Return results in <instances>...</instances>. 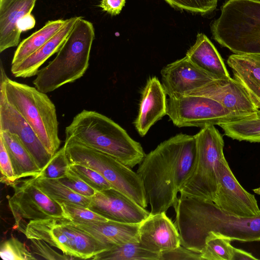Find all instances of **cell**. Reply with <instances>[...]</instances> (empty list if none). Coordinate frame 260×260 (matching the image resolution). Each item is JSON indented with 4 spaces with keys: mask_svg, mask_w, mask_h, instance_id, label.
I'll return each mask as SVG.
<instances>
[{
    "mask_svg": "<svg viewBox=\"0 0 260 260\" xmlns=\"http://www.w3.org/2000/svg\"><path fill=\"white\" fill-rule=\"evenodd\" d=\"M187 94L212 99L240 115H249L258 110L242 85L231 77L215 79Z\"/></svg>",
    "mask_w": 260,
    "mask_h": 260,
    "instance_id": "obj_16",
    "label": "cell"
},
{
    "mask_svg": "<svg viewBox=\"0 0 260 260\" xmlns=\"http://www.w3.org/2000/svg\"><path fill=\"white\" fill-rule=\"evenodd\" d=\"M253 191L256 194L260 195V187L254 189Z\"/></svg>",
    "mask_w": 260,
    "mask_h": 260,
    "instance_id": "obj_42",
    "label": "cell"
},
{
    "mask_svg": "<svg viewBox=\"0 0 260 260\" xmlns=\"http://www.w3.org/2000/svg\"><path fill=\"white\" fill-rule=\"evenodd\" d=\"M126 0H101L99 7L112 16L119 14L124 6Z\"/></svg>",
    "mask_w": 260,
    "mask_h": 260,
    "instance_id": "obj_39",
    "label": "cell"
},
{
    "mask_svg": "<svg viewBox=\"0 0 260 260\" xmlns=\"http://www.w3.org/2000/svg\"><path fill=\"white\" fill-rule=\"evenodd\" d=\"M30 247L32 249L33 253L38 255L43 258L49 260H69L75 259V257L67 255L65 254H60L52 248L51 245L46 242L37 239H30Z\"/></svg>",
    "mask_w": 260,
    "mask_h": 260,
    "instance_id": "obj_36",
    "label": "cell"
},
{
    "mask_svg": "<svg viewBox=\"0 0 260 260\" xmlns=\"http://www.w3.org/2000/svg\"><path fill=\"white\" fill-rule=\"evenodd\" d=\"M161 84L169 98L179 97L217 79L194 65L185 55L164 67Z\"/></svg>",
    "mask_w": 260,
    "mask_h": 260,
    "instance_id": "obj_15",
    "label": "cell"
},
{
    "mask_svg": "<svg viewBox=\"0 0 260 260\" xmlns=\"http://www.w3.org/2000/svg\"><path fill=\"white\" fill-rule=\"evenodd\" d=\"M220 10L212 38L235 54L260 55V0H226Z\"/></svg>",
    "mask_w": 260,
    "mask_h": 260,
    "instance_id": "obj_6",
    "label": "cell"
},
{
    "mask_svg": "<svg viewBox=\"0 0 260 260\" xmlns=\"http://www.w3.org/2000/svg\"><path fill=\"white\" fill-rule=\"evenodd\" d=\"M36 24V20L31 14H28L23 17L18 26L19 30L22 32L33 28Z\"/></svg>",
    "mask_w": 260,
    "mask_h": 260,
    "instance_id": "obj_40",
    "label": "cell"
},
{
    "mask_svg": "<svg viewBox=\"0 0 260 260\" xmlns=\"http://www.w3.org/2000/svg\"><path fill=\"white\" fill-rule=\"evenodd\" d=\"M58 180L71 190L84 197L91 198L98 191L69 171L66 177Z\"/></svg>",
    "mask_w": 260,
    "mask_h": 260,
    "instance_id": "obj_37",
    "label": "cell"
},
{
    "mask_svg": "<svg viewBox=\"0 0 260 260\" xmlns=\"http://www.w3.org/2000/svg\"><path fill=\"white\" fill-rule=\"evenodd\" d=\"M160 260H202L201 253L180 245L177 248L160 253Z\"/></svg>",
    "mask_w": 260,
    "mask_h": 260,
    "instance_id": "obj_38",
    "label": "cell"
},
{
    "mask_svg": "<svg viewBox=\"0 0 260 260\" xmlns=\"http://www.w3.org/2000/svg\"><path fill=\"white\" fill-rule=\"evenodd\" d=\"M26 237L43 240L77 259H91L109 249L91 235L73 225L66 218L31 220L21 231Z\"/></svg>",
    "mask_w": 260,
    "mask_h": 260,
    "instance_id": "obj_9",
    "label": "cell"
},
{
    "mask_svg": "<svg viewBox=\"0 0 260 260\" xmlns=\"http://www.w3.org/2000/svg\"><path fill=\"white\" fill-rule=\"evenodd\" d=\"M1 182L12 186L18 179L3 141L0 138Z\"/></svg>",
    "mask_w": 260,
    "mask_h": 260,
    "instance_id": "obj_35",
    "label": "cell"
},
{
    "mask_svg": "<svg viewBox=\"0 0 260 260\" xmlns=\"http://www.w3.org/2000/svg\"><path fill=\"white\" fill-rule=\"evenodd\" d=\"M218 185L213 202L221 210L242 217L260 215L257 201L239 183L225 157L218 166Z\"/></svg>",
    "mask_w": 260,
    "mask_h": 260,
    "instance_id": "obj_12",
    "label": "cell"
},
{
    "mask_svg": "<svg viewBox=\"0 0 260 260\" xmlns=\"http://www.w3.org/2000/svg\"><path fill=\"white\" fill-rule=\"evenodd\" d=\"M88 208L110 220L127 223H141L150 214L114 188L97 191L90 198Z\"/></svg>",
    "mask_w": 260,
    "mask_h": 260,
    "instance_id": "obj_13",
    "label": "cell"
},
{
    "mask_svg": "<svg viewBox=\"0 0 260 260\" xmlns=\"http://www.w3.org/2000/svg\"><path fill=\"white\" fill-rule=\"evenodd\" d=\"M70 162L63 146L51 157L47 165L35 177L59 179L66 176Z\"/></svg>",
    "mask_w": 260,
    "mask_h": 260,
    "instance_id": "obj_31",
    "label": "cell"
},
{
    "mask_svg": "<svg viewBox=\"0 0 260 260\" xmlns=\"http://www.w3.org/2000/svg\"><path fill=\"white\" fill-rule=\"evenodd\" d=\"M259 259L251 253L234 247L231 260Z\"/></svg>",
    "mask_w": 260,
    "mask_h": 260,
    "instance_id": "obj_41",
    "label": "cell"
},
{
    "mask_svg": "<svg viewBox=\"0 0 260 260\" xmlns=\"http://www.w3.org/2000/svg\"><path fill=\"white\" fill-rule=\"evenodd\" d=\"M196 159L194 169L180 191V196L214 201L218 185V166L224 157L222 135L213 125L194 135Z\"/></svg>",
    "mask_w": 260,
    "mask_h": 260,
    "instance_id": "obj_7",
    "label": "cell"
},
{
    "mask_svg": "<svg viewBox=\"0 0 260 260\" xmlns=\"http://www.w3.org/2000/svg\"><path fill=\"white\" fill-rule=\"evenodd\" d=\"M70 163H78L96 170L112 185L141 207L148 203L142 180L132 168L112 156L95 149L74 142L63 145Z\"/></svg>",
    "mask_w": 260,
    "mask_h": 260,
    "instance_id": "obj_8",
    "label": "cell"
},
{
    "mask_svg": "<svg viewBox=\"0 0 260 260\" xmlns=\"http://www.w3.org/2000/svg\"><path fill=\"white\" fill-rule=\"evenodd\" d=\"M0 88L9 104L34 129L48 152L53 156L59 148L58 122L53 103L47 94L8 78L1 65Z\"/></svg>",
    "mask_w": 260,
    "mask_h": 260,
    "instance_id": "obj_5",
    "label": "cell"
},
{
    "mask_svg": "<svg viewBox=\"0 0 260 260\" xmlns=\"http://www.w3.org/2000/svg\"><path fill=\"white\" fill-rule=\"evenodd\" d=\"M194 136L178 134L146 154L137 173L144 187L150 213L165 212L177 205L178 194L196 163Z\"/></svg>",
    "mask_w": 260,
    "mask_h": 260,
    "instance_id": "obj_1",
    "label": "cell"
},
{
    "mask_svg": "<svg viewBox=\"0 0 260 260\" xmlns=\"http://www.w3.org/2000/svg\"><path fill=\"white\" fill-rule=\"evenodd\" d=\"M65 142H74L106 153L133 168L145 154L141 144L111 119L94 111L83 110L65 129Z\"/></svg>",
    "mask_w": 260,
    "mask_h": 260,
    "instance_id": "obj_3",
    "label": "cell"
},
{
    "mask_svg": "<svg viewBox=\"0 0 260 260\" xmlns=\"http://www.w3.org/2000/svg\"><path fill=\"white\" fill-rule=\"evenodd\" d=\"M138 240L144 248L159 254L181 245L179 232L165 212L150 213L140 223Z\"/></svg>",
    "mask_w": 260,
    "mask_h": 260,
    "instance_id": "obj_17",
    "label": "cell"
},
{
    "mask_svg": "<svg viewBox=\"0 0 260 260\" xmlns=\"http://www.w3.org/2000/svg\"><path fill=\"white\" fill-rule=\"evenodd\" d=\"M162 84L158 78H149L142 91L138 114L134 124L141 136H145L151 127L167 115V100Z\"/></svg>",
    "mask_w": 260,
    "mask_h": 260,
    "instance_id": "obj_18",
    "label": "cell"
},
{
    "mask_svg": "<svg viewBox=\"0 0 260 260\" xmlns=\"http://www.w3.org/2000/svg\"><path fill=\"white\" fill-rule=\"evenodd\" d=\"M68 171L98 191L113 188L100 173L88 166L78 163H70Z\"/></svg>",
    "mask_w": 260,
    "mask_h": 260,
    "instance_id": "obj_30",
    "label": "cell"
},
{
    "mask_svg": "<svg viewBox=\"0 0 260 260\" xmlns=\"http://www.w3.org/2000/svg\"><path fill=\"white\" fill-rule=\"evenodd\" d=\"M71 221L77 223H97L110 220L88 208L65 202H58Z\"/></svg>",
    "mask_w": 260,
    "mask_h": 260,
    "instance_id": "obj_32",
    "label": "cell"
},
{
    "mask_svg": "<svg viewBox=\"0 0 260 260\" xmlns=\"http://www.w3.org/2000/svg\"><path fill=\"white\" fill-rule=\"evenodd\" d=\"M224 135L234 140L260 143V109L250 117L219 124Z\"/></svg>",
    "mask_w": 260,
    "mask_h": 260,
    "instance_id": "obj_28",
    "label": "cell"
},
{
    "mask_svg": "<svg viewBox=\"0 0 260 260\" xmlns=\"http://www.w3.org/2000/svg\"><path fill=\"white\" fill-rule=\"evenodd\" d=\"M0 138L6 146L18 180L35 177L40 174L41 169L17 135L0 131Z\"/></svg>",
    "mask_w": 260,
    "mask_h": 260,
    "instance_id": "obj_24",
    "label": "cell"
},
{
    "mask_svg": "<svg viewBox=\"0 0 260 260\" xmlns=\"http://www.w3.org/2000/svg\"><path fill=\"white\" fill-rule=\"evenodd\" d=\"M237 114L212 99L195 95L169 98L167 115L175 126L203 127L253 116Z\"/></svg>",
    "mask_w": 260,
    "mask_h": 260,
    "instance_id": "obj_10",
    "label": "cell"
},
{
    "mask_svg": "<svg viewBox=\"0 0 260 260\" xmlns=\"http://www.w3.org/2000/svg\"><path fill=\"white\" fill-rule=\"evenodd\" d=\"M174 222L181 245L201 253L211 232L232 241H260V215L242 217L229 214L213 202L192 197H178Z\"/></svg>",
    "mask_w": 260,
    "mask_h": 260,
    "instance_id": "obj_2",
    "label": "cell"
},
{
    "mask_svg": "<svg viewBox=\"0 0 260 260\" xmlns=\"http://www.w3.org/2000/svg\"><path fill=\"white\" fill-rule=\"evenodd\" d=\"M174 8L205 15L213 12L218 0H165Z\"/></svg>",
    "mask_w": 260,
    "mask_h": 260,
    "instance_id": "obj_34",
    "label": "cell"
},
{
    "mask_svg": "<svg viewBox=\"0 0 260 260\" xmlns=\"http://www.w3.org/2000/svg\"><path fill=\"white\" fill-rule=\"evenodd\" d=\"M75 227L91 235L109 248L129 242L139 241L140 223H127L109 220L97 223H77L70 220Z\"/></svg>",
    "mask_w": 260,
    "mask_h": 260,
    "instance_id": "obj_22",
    "label": "cell"
},
{
    "mask_svg": "<svg viewBox=\"0 0 260 260\" xmlns=\"http://www.w3.org/2000/svg\"><path fill=\"white\" fill-rule=\"evenodd\" d=\"M66 21H48L43 27L23 40L14 53L11 66L18 64L47 43L62 27Z\"/></svg>",
    "mask_w": 260,
    "mask_h": 260,
    "instance_id": "obj_25",
    "label": "cell"
},
{
    "mask_svg": "<svg viewBox=\"0 0 260 260\" xmlns=\"http://www.w3.org/2000/svg\"><path fill=\"white\" fill-rule=\"evenodd\" d=\"M11 187L14 193L9 199L8 204L14 219L15 229L19 230L23 219H68L60 205L38 188L34 183L32 178L18 179Z\"/></svg>",
    "mask_w": 260,
    "mask_h": 260,
    "instance_id": "obj_11",
    "label": "cell"
},
{
    "mask_svg": "<svg viewBox=\"0 0 260 260\" xmlns=\"http://www.w3.org/2000/svg\"><path fill=\"white\" fill-rule=\"evenodd\" d=\"M94 36L92 23L79 16L56 57L39 70L33 81L35 87L46 93L82 77L89 66Z\"/></svg>",
    "mask_w": 260,
    "mask_h": 260,
    "instance_id": "obj_4",
    "label": "cell"
},
{
    "mask_svg": "<svg viewBox=\"0 0 260 260\" xmlns=\"http://www.w3.org/2000/svg\"><path fill=\"white\" fill-rule=\"evenodd\" d=\"M34 183L48 197L57 202H65L88 208L90 198L80 195L58 179L31 177Z\"/></svg>",
    "mask_w": 260,
    "mask_h": 260,
    "instance_id": "obj_26",
    "label": "cell"
},
{
    "mask_svg": "<svg viewBox=\"0 0 260 260\" xmlns=\"http://www.w3.org/2000/svg\"><path fill=\"white\" fill-rule=\"evenodd\" d=\"M186 56L197 67L217 79L230 77L220 54L203 33L198 34L195 43L188 50Z\"/></svg>",
    "mask_w": 260,
    "mask_h": 260,
    "instance_id": "obj_23",
    "label": "cell"
},
{
    "mask_svg": "<svg viewBox=\"0 0 260 260\" xmlns=\"http://www.w3.org/2000/svg\"><path fill=\"white\" fill-rule=\"evenodd\" d=\"M78 18L75 16L67 19L62 27L47 43L18 64L11 66L14 76L28 78L37 75L42 64L58 51Z\"/></svg>",
    "mask_w": 260,
    "mask_h": 260,
    "instance_id": "obj_21",
    "label": "cell"
},
{
    "mask_svg": "<svg viewBox=\"0 0 260 260\" xmlns=\"http://www.w3.org/2000/svg\"><path fill=\"white\" fill-rule=\"evenodd\" d=\"M160 254L144 248L139 241L127 242L102 251L94 260H160Z\"/></svg>",
    "mask_w": 260,
    "mask_h": 260,
    "instance_id": "obj_27",
    "label": "cell"
},
{
    "mask_svg": "<svg viewBox=\"0 0 260 260\" xmlns=\"http://www.w3.org/2000/svg\"><path fill=\"white\" fill-rule=\"evenodd\" d=\"M0 131L17 135L38 167L43 170L52 156L44 146L37 134L23 117L8 102L0 88Z\"/></svg>",
    "mask_w": 260,
    "mask_h": 260,
    "instance_id": "obj_14",
    "label": "cell"
},
{
    "mask_svg": "<svg viewBox=\"0 0 260 260\" xmlns=\"http://www.w3.org/2000/svg\"><path fill=\"white\" fill-rule=\"evenodd\" d=\"M0 256L4 260H36L25 244L12 237L1 246Z\"/></svg>",
    "mask_w": 260,
    "mask_h": 260,
    "instance_id": "obj_33",
    "label": "cell"
},
{
    "mask_svg": "<svg viewBox=\"0 0 260 260\" xmlns=\"http://www.w3.org/2000/svg\"><path fill=\"white\" fill-rule=\"evenodd\" d=\"M231 241L219 234L210 233L201 252L202 260H231L234 248Z\"/></svg>",
    "mask_w": 260,
    "mask_h": 260,
    "instance_id": "obj_29",
    "label": "cell"
},
{
    "mask_svg": "<svg viewBox=\"0 0 260 260\" xmlns=\"http://www.w3.org/2000/svg\"><path fill=\"white\" fill-rule=\"evenodd\" d=\"M37 0H0V52L18 45L21 18L31 13Z\"/></svg>",
    "mask_w": 260,
    "mask_h": 260,
    "instance_id": "obj_19",
    "label": "cell"
},
{
    "mask_svg": "<svg viewBox=\"0 0 260 260\" xmlns=\"http://www.w3.org/2000/svg\"><path fill=\"white\" fill-rule=\"evenodd\" d=\"M227 63L232 70L233 78L260 109V55L234 53L229 56Z\"/></svg>",
    "mask_w": 260,
    "mask_h": 260,
    "instance_id": "obj_20",
    "label": "cell"
}]
</instances>
